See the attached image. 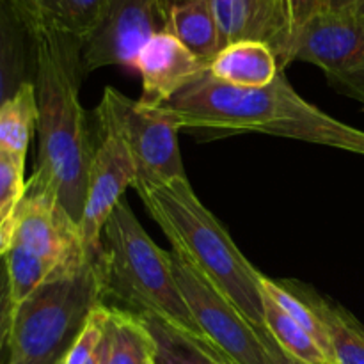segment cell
Masks as SVG:
<instances>
[{
    "label": "cell",
    "instance_id": "obj_33",
    "mask_svg": "<svg viewBox=\"0 0 364 364\" xmlns=\"http://www.w3.org/2000/svg\"><path fill=\"white\" fill-rule=\"evenodd\" d=\"M59 364H63V361H60V363H59Z\"/></svg>",
    "mask_w": 364,
    "mask_h": 364
},
{
    "label": "cell",
    "instance_id": "obj_8",
    "mask_svg": "<svg viewBox=\"0 0 364 364\" xmlns=\"http://www.w3.org/2000/svg\"><path fill=\"white\" fill-rule=\"evenodd\" d=\"M14 244L23 245L55 269L59 277L84 269L91 259L82 244L80 226L64 210L48 185L32 174L14 210Z\"/></svg>",
    "mask_w": 364,
    "mask_h": 364
},
{
    "label": "cell",
    "instance_id": "obj_17",
    "mask_svg": "<svg viewBox=\"0 0 364 364\" xmlns=\"http://www.w3.org/2000/svg\"><path fill=\"white\" fill-rule=\"evenodd\" d=\"M166 31L206 63L220 50L219 25L210 0H166Z\"/></svg>",
    "mask_w": 364,
    "mask_h": 364
},
{
    "label": "cell",
    "instance_id": "obj_15",
    "mask_svg": "<svg viewBox=\"0 0 364 364\" xmlns=\"http://www.w3.org/2000/svg\"><path fill=\"white\" fill-rule=\"evenodd\" d=\"M28 31L52 28L87 39L105 13L107 0H9Z\"/></svg>",
    "mask_w": 364,
    "mask_h": 364
},
{
    "label": "cell",
    "instance_id": "obj_21",
    "mask_svg": "<svg viewBox=\"0 0 364 364\" xmlns=\"http://www.w3.org/2000/svg\"><path fill=\"white\" fill-rule=\"evenodd\" d=\"M36 124L38 98L34 82H28L16 95L0 105V149L27 156Z\"/></svg>",
    "mask_w": 364,
    "mask_h": 364
},
{
    "label": "cell",
    "instance_id": "obj_30",
    "mask_svg": "<svg viewBox=\"0 0 364 364\" xmlns=\"http://www.w3.org/2000/svg\"><path fill=\"white\" fill-rule=\"evenodd\" d=\"M256 333H258L259 340H262L263 345H265L267 352H269L270 359H272L274 364H306V363L299 361V359L291 358V355H288L287 352H284L283 348L276 343V340L270 336V333L267 329L256 331Z\"/></svg>",
    "mask_w": 364,
    "mask_h": 364
},
{
    "label": "cell",
    "instance_id": "obj_4",
    "mask_svg": "<svg viewBox=\"0 0 364 364\" xmlns=\"http://www.w3.org/2000/svg\"><path fill=\"white\" fill-rule=\"evenodd\" d=\"M98 270L105 304L155 316L205 341L178 287L171 255L146 233L127 199L103 228Z\"/></svg>",
    "mask_w": 364,
    "mask_h": 364
},
{
    "label": "cell",
    "instance_id": "obj_23",
    "mask_svg": "<svg viewBox=\"0 0 364 364\" xmlns=\"http://www.w3.org/2000/svg\"><path fill=\"white\" fill-rule=\"evenodd\" d=\"M6 262L7 270H9L11 294H13L14 306L31 297L43 284L60 279L59 274L50 263H46L45 259L36 256L23 245L14 244V242L7 251Z\"/></svg>",
    "mask_w": 364,
    "mask_h": 364
},
{
    "label": "cell",
    "instance_id": "obj_7",
    "mask_svg": "<svg viewBox=\"0 0 364 364\" xmlns=\"http://www.w3.org/2000/svg\"><path fill=\"white\" fill-rule=\"evenodd\" d=\"M322 70L331 87L364 107V11H326L294 39L290 64Z\"/></svg>",
    "mask_w": 364,
    "mask_h": 364
},
{
    "label": "cell",
    "instance_id": "obj_16",
    "mask_svg": "<svg viewBox=\"0 0 364 364\" xmlns=\"http://www.w3.org/2000/svg\"><path fill=\"white\" fill-rule=\"evenodd\" d=\"M34 39L9 0H0V105L34 82Z\"/></svg>",
    "mask_w": 364,
    "mask_h": 364
},
{
    "label": "cell",
    "instance_id": "obj_12",
    "mask_svg": "<svg viewBox=\"0 0 364 364\" xmlns=\"http://www.w3.org/2000/svg\"><path fill=\"white\" fill-rule=\"evenodd\" d=\"M210 63L199 59L167 31L156 32L139 52L134 70L142 80L139 102L164 107L185 87L208 71Z\"/></svg>",
    "mask_w": 364,
    "mask_h": 364
},
{
    "label": "cell",
    "instance_id": "obj_20",
    "mask_svg": "<svg viewBox=\"0 0 364 364\" xmlns=\"http://www.w3.org/2000/svg\"><path fill=\"white\" fill-rule=\"evenodd\" d=\"M155 340L156 364H233L206 341L191 336L155 316H142Z\"/></svg>",
    "mask_w": 364,
    "mask_h": 364
},
{
    "label": "cell",
    "instance_id": "obj_13",
    "mask_svg": "<svg viewBox=\"0 0 364 364\" xmlns=\"http://www.w3.org/2000/svg\"><path fill=\"white\" fill-rule=\"evenodd\" d=\"M279 283L322 320L333 343L336 364H364V326L348 309L302 281L283 279Z\"/></svg>",
    "mask_w": 364,
    "mask_h": 364
},
{
    "label": "cell",
    "instance_id": "obj_24",
    "mask_svg": "<svg viewBox=\"0 0 364 364\" xmlns=\"http://www.w3.org/2000/svg\"><path fill=\"white\" fill-rule=\"evenodd\" d=\"M259 288H262V291L267 297L272 299V301L276 302L291 320H295V322H297L299 326H301L302 329L320 345V348L326 352V355L331 359V363L336 364L333 343H331V338L326 326H323L322 320L318 318V315H316L304 301L295 297V295L291 294V291H288L279 281L270 279V277L263 276V274H259Z\"/></svg>",
    "mask_w": 364,
    "mask_h": 364
},
{
    "label": "cell",
    "instance_id": "obj_28",
    "mask_svg": "<svg viewBox=\"0 0 364 364\" xmlns=\"http://www.w3.org/2000/svg\"><path fill=\"white\" fill-rule=\"evenodd\" d=\"M14 315V301L11 294L9 270H7L6 256L0 258V355L4 348L9 343L11 327H13Z\"/></svg>",
    "mask_w": 364,
    "mask_h": 364
},
{
    "label": "cell",
    "instance_id": "obj_9",
    "mask_svg": "<svg viewBox=\"0 0 364 364\" xmlns=\"http://www.w3.org/2000/svg\"><path fill=\"white\" fill-rule=\"evenodd\" d=\"M169 255L178 287L206 343L233 364H274L247 318L180 256Z\"/></svg>",
    "mask_w": 364,
    "mask_h": 364
},
{
    "label": "cell",
    "instance_id": "obj_22",
    "mask_svg": "<svg viewBox=\"0 0 364 364\" xmlns=\"http://www.w3.org/2000/svg\"><path fill=\"white\" fill-rule=\"evenodd\" d=\"M263 306H265L263 316H265L267 331L288 355L306 364H333L320 345L265 294H263Z\"/></svg>",
    "mask_w": 364,
    "mask_h": 364
},
{
    "label": "cell",
    "instance_id": "obj_31",
    "mask_svg": "<svg viewBox=\"0 0 364 364\" xmlns=\"http://www.w3.org/2000/svg\"><path fill=\"white\" fill-rule=\"evenodd\" d=\"M14 231H16V220H14V212L9 217H0V258L7 255L14 242Z\"/></svg>",
    "mask_w": 364,
    "mask_h": 364
},
{
    "label": "cell",
    "instance_id": "obj_25",
    "mask_svg": "<svg viewBox=\"0 0 364 364\" xmlns=\"http://www.w3.org/2000/svg\"><path fill=\"white\" fill-rule=\"evenodd\" d=\"M25 155L0 149V217H9L25 194Z\"/></svg>",
    "mask_w": 364,
    "mask_h": 364
},
{
    "label": "cell",
    "instance_id": "obj_18",
    "mask_svg": "<svg viewBox=\"0 0 364 364\" xmlns=\"http://www.w3.org/2000/svg\"><path fill=\"white\" fill-rule=\"evenodd\" d=\"M105 350V364H151L156 355L144 318L116 306H109Z\"/></svg>",
    "mask_w": 364,
    "mask_h": 364
},
{
    "label": "cell",
    "instance_id": "obj_1",
    "mask_svg": "<svg viewBox=\"0 0 364 364\" xmlns=\"http://www.w3.org/2000/svg\"><path fill=\"white\" fill-rule=\"evenodd\" d=\"M38 98V162L34 176L48 185L80 226L95 149L80 103L84 39L52 28L31 31Z\"/></svg>",
    "mask_w": 364,
    "mask_h": 364
},
{
    "label": "cell",
    "instance_id": "obj_11",
    "mask_svg": "<svg viewBox=\"0 0 364 364\" xmlns=\"http://www.w3.org/2000/svg\"><path fill=\"white\" fill-rule=\"evenodd\" d=\"M135 180L137 173L127 146L116 135L103 134L92 155L80 220L82 244L91 262H96L102 251V233L107 220L123 201L127 188L134 187Z\"/></svg>",
    "mask_w": 364,
    "mask_h": 364
},
{
    "label": "cell",
    "instance_id": "obj_19",
    "mask_svg": "<svg viewBox=\"0 0 364 364\" xmlns=\"http://www.w3.org/2000/svg\"><path fill=\"white\" fill-rule=\"evenodd\" d=\"M245 38L263 41L274 50L279 68L290 64L291 31L287 0H244Z\"/></svg>",
    "mask_w": 364,
    "mask_h": 364
},
{
    "label": "cell",
    "instance_id": "obj_14",
    "mask_svg": "<svg viewBox=\"0 0 364 364\" xmlns=\"http://www.w3.org/2000/svg\"><path fill=\"white\" fill-rule=\"evenodd\" d=\"M210 75L235 87H265L279 71V60L267 43L240 39L226 45L210 60Z\"/></svg>",
    "mask_w": 364,
    "mask_h": 364
},
{
    "label": "cell",
    "instance_id": "obj_6",
    "mask_svg": "<svg viewBox=\"0 0 364 364\" xmlns=\"http://www.w3.org/2000/svg\"><path fill=\"white\" fill-rule=\"evenodd\" d=\"M96 117L102 134L116 135L127 146L137 173L134 188L187 178L178 144L180 123L166 105H142L109 85Z\"/></svg>",
    "mask_w": 364,
    "mask_h": 364
},
{
    "label": "cell",
    "instance_id": "obj_3",
    "mask_svg": "<svg viewBox=\"0 0 364 364\" xmlns=\"http://www.w3.org/2000/svg\"><path fill=\"white\" fill-rule=\"evenodd\" d=\"M135 191L171 242L174 255L228 299L256 331L267 329L262 272L249 263L226 228L203 205L188 178Z\"/></svg>",
    "mask_w": 364,
    "mask_h": 364
},
{
    "label": "cell",
    "instance_id": "obj_32",
    "mask_svg": "<svg viewBox=\"0 0 364 364\" xmlns=\"http://www.w3.org/2000/svg\"><path fill=\"white\" fill-rule=\"evenodd\" d=\"M347 151L358 153V155H364V132L354 128V134H352L350 141H348Z\"/></svg>",
    "mask_w": 364,
    "mask_h": 364
},
{
    "label": "cell",
    "instance_id": "obj_34",
    "mask_svg": "<svg viewBox=\"0 0 364 364\" xmlns=\"http://www.w3.org/2000/svg\"><path fill=\"white\" fill-rule=\"evenodd\" d=\"M151 364H156V363H151Z\"/></svg>",
    "mask_w": 364,
    "mask_h": 364
},
{
    "label": "cell",
    "instance_id": "obj_5",
    "mask_svg": "<svg viewBox=\"0 0 364 364\" xmlns=\"http://www.w3.org/2000/svg\"><path fill=\"white\" fill-rule=\"evenodd\" d=\"M98 259L71 276L50 281L14 306L7 364H59L103 304Z\"/></svg>",
    "mask_w": 364,
    "mask_h": 364
},
{
    "label": "cell",
    "instance_id": "obj_29",
    "mask_svg": "<svg viewBox=\"0 0 364 364\" xmlns=\"http://www.w3.org/2000/svg\"><path fill=\"white\" fill-rule=\"evenodd\" d=\"M288 18H290L291 45L294 39L306 25L315 20L318 14L327 11V0H287Z\"/></svg>",
    "mask_w": 364,
    "mask_h": 364
},
{
    "label": "cell",
    "instance_id": "obj_2",
    "mask_svg": "<svg viewBox=\"0 0 364 364\" xmlns=\"http://www.w3.org/2000/svg\"><path fill=\"white\" fill-rule=\"evenodd\" d=\"M166 107L181 130L201 139L267 134L347 151L354 134V127L306 102L284 71L265 87H235L206 71Z\"/></svg>",
    "mask_w": 364,
    "mask_h": 364
},
{
    "label": "cell",
    "instance_id": "obj_10",
    "mask_svg": "<svg viewBox=\"0 0 364 364\" xmlns=\"http://www.w3.org/2000/svg\"><path fill=\"white\" fill-rule=\"evenodd\" d=\"M166 31V0H107L105 13L84 41L85 73L105 66L134 68L142 46Z\"/></svg>",
    "mask_w": 364,
    "mask_h": 364
},
{
    "label": "cell",
    "instance_id": "obj_27",
    "mask_svg": "<svg viewBox=\"0 0 364 364\" xmlns=\"http://www.w3.org/2000/svg\"><path fill=\"white\" fill-rule=\"evenodd\" d=\"M220 32V48L245 38L244 0H210Z\"/></svg>",
    "mask_w": 364,
    "mask_h": 364
},
{
    "label": "cell",
    "instance_id": "obj_26",
    "mask_svg": "<svg viewBox=\"0 0 364 364\" xmlns=\"http://www.w3.org/2000/svg\"><path fill=\"white\" fill-rule=\"evenodd\" d=\"M107 320H109V306L103 302L92 309L85 322L84 329L77 336L75 343L68 350L63 364H87L98 354L107 336Z\"/></svg>",
    "mask_w": 364,
    "mask_h": 364
}]
</instances>
